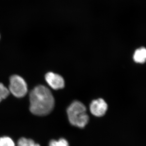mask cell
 <instances>
[{"instance_id": "6da1fadb", "label": "cell", "mask_w": 146, "mask_h": 146, "mask_svg": "<svg viewBox=\"0 0 146 146\" xmlns=\"http://www.w3.org/2000/svg\"><path fill=\"white\" fill-rule=\"evenodd\" d=\"M30 110L37 116H45L52 111L54 99L50 91L43 85L36 86L30 94Z\"/></svg>"}, {"instance_id": "7a4b0ae2", "label": "cell", "mask_w": 146, "mask_h": 146, "mask_svg": "<svg viewBox=\"0 0 146 146\" xmlns=\"http://www.w3.org/2000/svg\"><path fill=\"white\" fill-rule=\"evenodd\" d=\"M67 113L69 121L73 125L83 128L89 122V117L86 113V107L80 102H73L68 107Z\"/></svg>"}, {"instance_id": "3957f363", "label": "cell", "mask_w": 146, "mask_h": 146, "mask_svg": "<svg viewBox=\"0 0 146 146\" xmlns=\"http://www.w3.org/2000/svg\"><path fill=\"white\" fill-rule=\"evenodd\" d=\"M8 89L14 96L23 98L27 93V85L23 78L15 75L11 77Z\"/></svg>"}, {"instance_id": "277c9868", "label": "cell", "mask_w": 146, "mask_h": 146, "mask_svg": "<svg viewBox=\"0 0 146 146\" xmlns=\"http://www.w3.org/2000/svg\"><path fill=\"white\" fill-rule=\"evenodd\" d=\"M90 111L93 115L100 117L105 114L108 109V105L102 99L95 100L91 102L90 106Z\"/></svg>"}, {"instance_id": "5b68a950", "label": "cell", "mask_w": 146, "mask_h": 146, "mask_svg": "<svg viewBox=\"0 0 146 146\" xmlns=\"http://www.w3.org/2000/svg\"><path fill=\"white\" fill-rule=\"evenodd\" d=\"M45 79L51 88L54 90L62 89L65 86V82L61 76L52 72L47 73Z\"/></svg>"}, {"instance_id": "8992f818", "label": "cell", "mask_w": 146, "mask_h": 146, "mask_svg": "<svg viewBox=\"0 0 146 146\" xmlns=\"http://www.w3.org/2000/svg\"><path fill=\"white\" fill-rule=\"evenodd\" d=\"M146 58V50L143 47L136 50L134 55L133 59L136 63H143L145 62Z\"/></svg>"}, {"instance_id": "52a82bcc", "label": "cell", "mask_w": 146, "mask_h": 146, "mask_svg": "<svg viewBox=\"0 0 146 146\" xmlns=\"http://www.w3.org/2000/svg\"><path fill=\"white\" fill-rule=\"evenodd\" d=\"M18 146H40L39 144L35 143L31 139L22 138L18 141Z\"/></svg>"}, {"instance_id": "ba28073f", "label": "cell", "mask_w": 146, "mask_h": 146, "mask_svg": "<svg viewBox=\"0 0 146 146\" xmlns=\"http://www.w3.org/2000/svg\"><path fill=\"white\" fill-rule=\"evenodd\" d=\"M9 89L3 84L0 83V102L6 98L9 94Z\"/></svg>"}, {"instance_id": "9c48e42d", "label": "cell", "mask_w": 146, "mask_h": 146, "mask_svg": "<svg viewBox=\"0 0 146 146\" xmlns=\"http://www.w3.org/2000/svg\"><path fill=\"white\" fill-rule=\"evenodd\" d=\"M0 146H15V145L9 137H3L0 138Z\"/></svg>"}, {"instance_id": "30bf717a", "label": "cell", "mask_w": 146, "mask_h": 146, "mask_svg": "<svg viewBox=\"0 0 146 146\" xmlns=\"http://www.w3.org/2000/svg\"><path fill=\"white\" fill-rule=\"evenodd\" d=\"M49 146H69L68 141L65 139L61 138L58 141L52 140L50 142Z\"/></svg>"}]
</instances>
